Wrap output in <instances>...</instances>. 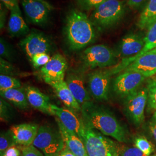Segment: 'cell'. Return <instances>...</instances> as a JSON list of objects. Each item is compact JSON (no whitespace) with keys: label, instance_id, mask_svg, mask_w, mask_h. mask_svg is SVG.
I'll use <instances>...</instances> for the list:
<instances>
[{"label":"cell","instance_id":"obj_1","mask_svg":"<svg viewBox=\"0 0 156 156\" xmlns=\"http://www.w3.org/2000/svg\"><path fill=\"white\" fill-rule=\"evenodd\" d=\"M84 125L101 134L109 136L120 143L127 142V132L111 112L91 101L81 106Z\"/></svg>","mask_w":156,"mask_h":156},{"label":"cell","instance_id":"obj_2","mask_svg":"<svg viewBox=\"0 0 156 156\" xmlns=\"http://www.w3.org/2000/svg\"><path fill=\"white\" fill-rule=\"evenodd\" d=\"M66 23V37L71 50H80L94 42L97 38L94 26L83 12L71 10Z\"/></svg>","mask_w":156,"mask_h":156},{"label":"cell","instance_id":"obj_3","mask_svg":"<svg viewBox=\"0 0 156 156\" xmlns=\"http://www.w3.org/2000/svg\"><path fill=\"white\" fill-rule=\"evenodd\" d=\"M126 8L120 0H106L95 8L90 20L98 30H104L117 24L125 14Z\"/></svg>","mask_w":156,"mask_h":156},{"label":"cell","instance_id":"obj_4","mask_svg":"<svg viewBox=\"0 0 156 156\" xmlns=\"http://www.w3.org/2000/svg\"><path fill=\"white\" fill-rule=\"evenodd\" d=\"M84 126L80 140L83 142L88 156H119L117 143L99 131Z\"/></svg>","mask_w":156,"mask_h":156},{"label":"cell","instance_id":"obj_5","mask_svg":"<svg viewBox=\"0 0 156 156\" xmlns=\"http://www.w3.org/2000/svg\"><path fill=\"white\" fill-rule=\"evenodd\" d=\"M33 145L45 156H56L66 147L60 130L48 126L39 127Z\"/></svg>","mask_w":156,"mask_h":156},{"label":"cell","instance_id":"obj_6","mask_svg":"<svg viewBox=\"0 0 156 156\" xmlns=\"http://www.w3.org/2000/svg\"><path fill=\"white\" fill-rule=\"evenodd\" d=\"M85 68L93 69L113 66L117 62V55L107 46L97 45L86 48L80 56Z\"/></svg>","mask_w":156,"mask_h":156},{"label":"cell","instance_id":"obj_7","mask_svg":"<svg viewBox=\"0 0 156 156\" xmlns=\"http://www.w3.org/2000/svg\"><path fill=\"white\" fill-rule=\"evenodd\" d=\"M147 87L140 88L133 94L124 98V110L129 120L136 126L144 122L145 108L147 103Z\"/></svg>","mask_w":156,"mask_h":156},{"label":"cell","instance_id":"obj_8","mask_svg":"<svg viewBox=\"0 0 156 156\" xmlns=\"http://www.w3.org/2000/svg\"><path fill=\"white\" fill-rule=\"evenodd\" d=\"M146 77L134 71H123L115 79L113 90L118 97L126 98L140 89Z\"/></svg>","mask_w":156,"mask_h":156},{"label":"cell","instance_id":"obj_9","mask_svg":"<svg viewBox=\"0 0 156 156\" xmlns=\"http://www.w3.org/2000/svg\"><path fill=\"white\" fill-rule=\"evenodd\" d=\"M19 45L30 60L37 54L49 53L52 48L49 38L44 34L35 30L27 34Z\"/></svg>","mask_w":156,"mask_h":156},{"label":"cell","instance_id":"obj_10","mask_svg":"<svg viewBox=\"0 0 156 156\" xmlns=\"http://www.w3.org/2000/svg\"><path fill=\"white\" fill-rule=\"evenodd\" d=\"M22 5L28 21L43 26L48 22L53 8L44 0H22Z\"/></svg>","mask_w":156,"mask_h":156},{"label":"cell","instance_id":"obj_11","mask_svg":"<svg viewBox=\"0 0 156 156\" xmlns=\"http://www.w3.org/2000/svg\"><path fill=\"white\" fill-rule=\"evenodd\" d=\"M67 67L66 58L60 53H56L45 66L41 68V76L48 84L64 80Z\"/></svg>","mask_w":156,"mask_h":156},{"label":"cell","instance_id":"obj_12","mask_svg":"<svg viewBox=\"0 0 156 156\" xmlns=\"http://www.w3.org/2000/svg\"><path fill=\"white\" fill-rule=\"evenodd\" d=\"M111 76L107 71H95L90 73L89 90L90 94L95 100L104 101L108 99Z\"/></svg>","mask_w":156,"mask_h":156},{"label":"cell","instance_id":"obj_13","mask_svg":"<svg viewBox=\"0 0 156 156\" xmlns=\"http://www.w3.org/2000/svg\"><path fill=\"white\" fill-rule=\"evenodd\" d=\"M50 112L51 115L58 118L66 128L74 132L81 138L85 127L82 119H79L72 111L54 104L50 105Z\"/></svg>","mask_w":156,"mask_h":156},{"label":"cell","instance_id":"obj_14","mask_svg":"<svg viewBox=\"0 0 156 156\" xmlns=\"http://www.w3.org/2000/svg\"><path fill=\"white\" fill-rule=\"evenodd\" d=\"M123 71L140 73L146 78L156 74V48L138 57L126 67Z\"/></svg>","mask_w":156,"mask_h":156},{"label":"cell","instance_id":"obj_15","mask_svg":"<svg viewBox=\"0 0 156 156\" xmlns=\"http://www.w3.org/2000/svg\"><path fill=\"white\" fill-rule=\"evenodd\" d=\"M145 38L136 34H128L120 41L118 48V56L123 59L138 55L145 46Z\"/></svg>","mask_w":156,"mask_h":156},{"label":"cell","instance_id":"obj_16","mask_svg":"<svg viewBox=\"0 0 156 156\" xmlns=\"http://www.w3.org/2000/svg\"><path fill=\"white\" fill-rule=\"evenodd\" d=\"M39 127L33 123H23L12 126L9 131L15 145L27 146L33 145Z\"/></svg>","mask_w":156,"mask_h":156},{"label":"cell","instance_id":"obj_17","mask_svg":"<svg viewBox=\"0 0 156 156\" xmlns=\"http://www.w3.org/2000/svg\"><path fill=\"white\" fill-rule=\"evenodd\" d=\"M66 83L75 99L82 106L91 100L89 93L86 89L83 76L76 73H70L67 76Z\"/></svg>","mask_w":156,"mask_h":156},{"label":"cell","instance_id":"obj_18","mask_svg":"<svg viewBox=\"0 0 156 156\" xmlns=\"http://www.w3.org/2000/svg\"><path fill=\"white\" fill-rule=\"evenodd\" d=\"M59 130L68 148L75 156H88L83 142L74 132L66 128L62 122L56 119Z\"/></svg>","mask_w":156,"mask_h":156},{"label":"cell","instance_id":"obj_19","mask_svg":"<svg viewBox=\"0 0 156 156\" xmlns=\"http://www.w3.org/2000/svg\"><path fill=\"white\" fill-rule=\"evenodd\" d=\"M29 104L34 108L46 114L51 115L50 100L48 96L37 88L28 86L25 88Z\"/></svg>","mask_w":156,"mask_h":156},{"label":"cell","instance_id":"obj_20","mask_svg":"<svg viewBox=\"0 0 156 156\" xmlns=\"http://www.w3.org/2000/svg\"><path fill=\"white\" fill-rule=\"evenodd\" d=\"M49 85L55 91L57 97L65 105L75 110H81V105L74 97L65 80L55 82Z\"/></svg>","mask_w":156,"mask_h":156},{"label":"cell","instance_id":"obj_21","mask_svg":"<svg viewBox=\"0 0 156 156\" xmlns=\"http://www.w3.org/2000/svg\"><path fill=\"white\" fill-rule=\"evenodd\" d=\"M147 33L145 37V44L143 50L135 57L123 59L122 62L118 65L119 69L123 71L132 62L135 60L138 57L142 56L145 53L156 48V21L153 23L147 29Z\"/></svg>","mask_w":156,"mask_h":156},{"label":"cell","instance_id":"obj_22","mask_svg":"<svg viewBox=\"0 0 156 156\" xmlns=\"http://www.w3.org/2000/svg\"><path fill=\"white\" fill-rule=\"evenodd\" d=\"M8 31L12 37H20L30 33V29L21 12L12 11L8 23Z\"/></svg>","mask_w":156,"mask_h":156},{"label":"cell","instance_id":"obj_23","mask_svg":"<svg viewBox=\"0 0 156 156\" xmlns=\"http://www.w3.org/2000/svg\"><path fill=\"white\" fill-rule=\"evenodd\" d=\"M1 97L11 102L17 108L22 110H26L29 107L25 89L17 88L0 91Z\"/></svg>","mask_w":156,"mask_h":156},{"label":"cell","instance_id":"obj_24","mask_svg":"<svg viewBox=\"0 0 156 156\" xmlns=\"http://www.w3.org/2000/svg\"><path fill=\"white\" fill-rule=\"evenodd\" d=\"M156 21V0H149L140 15L138 26L141 30L148 29Z\"/></svg>","mask_w":156,"mask_h":156},{"label":"cell","instance_id":"obj_25","mask_svg":"<svg viewBox=\"0 0 156 156\" xmlns=\"http://www.w3.org/2000/svg\"><path fill=\"white\" fill-rule=\"evenodd\" d=\"M147 108L150 111H156V76L147 82Z\"/></svg>","mask_w":156,"mask_h":156},{"label":"cell","instance_id":"obj_26","mask_svg":"<svg viewBox=\"0 0 156 156\" xmlns=\"http://www.w3.org/2000/svg\"><path fill=\"white\" fill-rule=\"evenodd\" d=\"M22 84L20 80L11 76L1 75H0V91L5 90L20 88Z\"/></svg>","mask_w":156,"mask_h":156},{"label":"cell","instance_id":"obj_27","mask_svg":"<svg viewBox=\"0 0 156 156\" xmlns=\"http://www.w3.org/2000/svg\"><path fill=\"white\" fill-rule=\"evenodd\" d=\"M134 145L135 147L138 148L146 156H150L154 151L153 146L151 142L143 136H140L135 138Z\"/></svg>","mask_w":156,"mask_h":156},{"label":"cell","instance_id":"obj_28","mask_svg":"<svg viewBox=\"0 0 156 156\" xmlns=\"http://www.w3.org/2000/svg\"><path fill=\"white\" fill-rule=\"evenodd\" d=\"M0 56L8 61H12L14 57L11 46L3 38H0Z\"/></svg>","mask_w":156,"mask_h":156},{"label":"cell","instance_id":"obj_29","mask_svg":"<svg viewBox=\"0 0 156 156\" xmlns=\"http://www.w3.org/2000/svg\"><path fill=\"white\" fill-rule=\"evenodd\" d=\"M15 145L12 137L9 130L6 132H2L0 136V153L1 156H3L4 153L8 148L13 145Z\"/></svg>","mask_w":156,"mask_h":156},{"label":"cell","instance_id":"obj_30","mask_svg":"<svg viewBox=\"0 0 156 156\" xmlns=\"http://www.w3.org/2000/svg\"><path fill=\"white\" fill-rule=\"evenodd\" d=\"M118 152L119 156H147L135 146L118 145Z\"/></svg>","mask_w":156,"mask_h":156},{"label":"cell","instance_id":"obj_31","mask_svg":"<svg viewBox=\"0 0 156 156\" xmlns=\"http://www.w3.org/2000/svg\"><path fill=\"white\" fill-rule=\"evenodd\" d=\"M106 0H76L77 5L84 11H90L96 8Z\"/></svg>","mask_w":156,"mask_h":156},{"label":"cell","instance_id":"obj_32","mask_svg":"<svg viewBox=\"0 0 156 156\" xmlns=\"http://www.w3.org/2000/svg\"><path fill=\"white\" fill-rule=\"evenodd\" d=\"M51 57L48 53H39L34 56L30 60L35 68L44 67L49 62Z\"/></svg>","mask_w":156,"mask_h":156},{"label":"cell","instance_id":"obj_33","mask_svg":"<svg viewBox=\"0 0 156 156\" xmlns=\"http://www.w3.org/2000/svg\"><path fill=\"white\" fill-rule=\"evenodd\" d=\"M11 106L6 102L4 99L1 98L0 99V116L1 120L8 121L12 116Z\"/></svg>","mask_w":156,"mask_h":156},{"label":"cell","instance_id":"obj_34","mask_svg":"<svg viewBox=\"0 0 156 156\" xmlns=\"http://www.w3.org/2000/svg\"><path fill=\"white\" fill-rule=\"evenodd\" d=\"M0 72L1 75H16V70L9 62L2 58H0Z\"/></svg>","mask_w":156,"mask_h":156},{"label":"cell","instance_id":"obj_35","mask_svg":"<svg viewBox=\"0 0 156 156\" xmlns=\"http://www.w3.org/2000/svg\"><path fill=\"white\" fill-rule=\"evenodd\" d=\"M22 151V156H44L39 149L33 145L20 147Z\"/></svg>","mask_w":156,"mask_h":156},{"label":"cell","instance_id":"obj_36","mask_svg":"<svg viewBox=\"0 0 156 156\" xmlns=\"http://www.w3.org/2000/svg\"><path fill=\"white\" fill-rule=\"evenodd\" d=\"M1 1L6 8L11 11H17L21 12L19 6L18 0H1Z\"/></svg>","mask_w":156,"mask_h":156},{"label":"cell","instance_id":"obj_37","mask_svg":"<svg viewBox=\"0 0 156 156\" xmlns=\"http://www.w3.org/2000/svg\"><path fill=\"white\" fill-rule=\"evenodd\" d=\"M3 156H20V151L15 145H13L6 149Z\"/></svg>","mask_w":156,"mask_h":156},{"label":"cell","instance_id":"obj_38","mask_svg":"<svg viewBox=\"0 0 156 156\" xmlns=\"http://www.w3.org/2000/svg\"><path fill=\"white\" fill-rule=\"evenodd\" d=\"M146 0H128L127 4L131 9H138L142 5Z\"/></svg>","mask_w":156,"mask_h":156},{"label":"cell","instance_id":"obj_39","mask_svg":"<svg viewBox=\"0 0 156 156\" xmlns=\"http://www.w3.org/2000/svg\"><path fill=\"white\" fill-rule=\"evenodd\" d=\"M3 4H1V9H0V28L1 30L4 28L6 17V12L4 8Z\"/></svg>","mask_w":156,"mask_h":156},{"label":"cell","instance_id":"obj_40","mask_svg":"<svg viewBox=\"0 0 156 156\" xmlns=\"http://www.w3.org/2000/svg\"><path fill=\"white\" fill-rule=\"evenodd\" d=\"M149 129L151 135L156 142V120H152L149 124Z\"/></svg>","mask_w":156,"mask_h":156},{"label":"cell","instance_id":"obj_41","mask_svg":"<svg viewBox=\"0 0 156 156\" xmlns=\"http://www.w3.org/2000/svg\"><path fill=\"white\" fill-rule=\"evenodd\" d=\"M56 156H75V155L68 148V147L66 145V147L60 152H59Z\"/></svg>","mask_w":156,"mask_h":156},{"label":"cell","instance_id":"obj_42","mask_svg":"<svg viewBox=\"0 0 156 156\" xmlns=\"http://www.w3.org/2000/svg\"><path fill=\"white\" fill-rule=\"evenodd\" d=\"M153 117H154V119L156 120V111L154 112V115H153Z\"/></svg>","mask_w":156,"mask_h":156},{"label":"cell","instance_id":"obj_43","mask_svg":"<svg viewBox=\"0 0 156 156\" xmlns=\"http://www.w3.org/2000/svg\"><path fill=\"white\" fill-rule=\"evenodd\" d=\"M156 156V154H155V155H154V156Z\"/></svg>","mask_w":156,"mask_h":156},{"label":"cell","instance_id":"obj_44","mask_svg":"<svg viewBox=\"0 0 156 156\" xmlns=\"http://www.w3.org/2000/svg\"></svg>","mask_w":156,"mask_h":156},{"label":"cell","instance_id":"obj_45","mask_svg":"<svg viewBox=\"0 0 156 156\" xmlns=\"http://www.w3.org/2000/svg\"></svg>","mask_w":156,"mask_h":156}]
</instances>
